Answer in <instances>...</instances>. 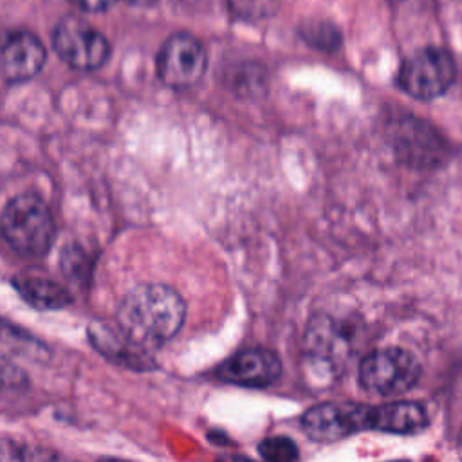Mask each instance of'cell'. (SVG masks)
I'll return each instance as SVG.
<instances>
[{"instance_id": "obj_3", "label": "cell", "mask_w": 462, "mask_h": 462, "mask_svg": "<svg viewBox=\"0 0 462 462\" xmlns=\"http://www.w3.org/2000/svg\"><path fill=\"white\" fill-rule=\"evenodd\" d=\"M419 375L417 357L397 346L374 350L359 365V383L379 395L404 393L419 381Z\"/></svg>"}, {"instance_id": "obj_17", "label": "cell", "mask_w": 462, "mask_h": 462, "mask_svg": "<svg viewBox=\"0 0 462 462\" xmlns=\"http://www.w3.org/2000/svg\"><path fill=\"white\" fill-rule=\"evenodd\" d=\"M301 38L318 49H325L330 51L334 47L339 45L341 36L337 32V29L332 23L327 22H312L301 27Z\"/></svg>"}, {"instance_id": "obj_8", "label": "cell", "mask_w": 462, "mask_h": 462, "mask_svg": "<svg viewBox=\"0 0 462 462\" xmlns=\"http://www.w3.org/2000/svg\"><path fill=\"white\" fill-rule=\"evenodd\" d=\"M43 63L45 47L32 32L13 31L0 40V81H27L40 72Z\"/></svg>"}, {"instance_id": "obj_2", "label": "cell", "mask_w": 462, "mask_h": 462, "mask_svg": "<svg viewBox=\"0 0 462 462\" xmlns=\"http://www.w3.org/2000/svg\"><path fill=\"white\" fill-rule=\"evenodd\" d=\"M2 235L20 254H45L54 240V218L36 193H20L7 202L0 220Z\"/></svg>"}, {"instance_id": "obj_5", "label": "cell", "mask_w": 462, "mask_h": 462, "mask_svg": "<svg viewBox=\"0 0 462 462\" xmlns=\"http://www.w3.org/2000/svg\"><path fill=\"white\" fill-rule=\"evenodd\" d=\"M52 45L63 61L79 70H94L101 67L110 54L106 38L76 16L61 18L56 23L52 31Z\"/></svg>"}, {"instance_id": "obj_21", "label": "cell", "mask_w": 462, "mask_h": 462, "mask_svg": "<svg viewBox=\"0 0 462 462\" xmlns=\"http://www.w3.org/2000/svg\"><path fill=\"white\" fill-rule=\"evenodd\" d=\"M69 2L85 11H103L112 4H116L117 0H69Z\"/></svg>"}, {"instance_id": "obj_11", "label": "cell", "mask_w": 462, "mask_h": 462, "mask_svg": "<svg viewBox=\"0 0 462 462\" xmlns=\"http://www.w3.org/2000/svg\"><path fill=\"white\" fill-rule=\"evenodd\" d=\"M428 426V413L422 404L415 401H395L381 406H370L368 430L384 433L410 435Z\"/></svg>"}, {"instance_id": "obj_19", "label": "cell", "mask_w": 462, "mask_h": 462, "mask_svg": "<svg viewBox=\"0 0 462 462\" xmlns=\"http://www.w3.org/2000/svg\"><path fill=\"white\" fill-rule=\"evenodd\" d=\"M27 383V377L22 368L11 363L5 356L0 354V390H16Z\"/></svg>"}, {"instance_id": "obj_1", "label": "cell", "mask_w": 462, "mask_h": 462, "mask_svg": "<svg viewBox=\"0 0 462 462\" xmlns=\"http://www.w3.org/2000/svg\"><path fill=\"white\" fill-rule=\"evenodd\" d=\"M186 318L184 300L170 287L146 283L132 289L117 309L123 334L139 346H157L170 341Z\"/></svg>"}, {"instance_id": "obj_18", "label": "cell", "mask_w": 462, "mask_h": 462, "mask_svg": "<svg viewBox=\"0 0 462 462\" xmlns=\"http://www.w3.org/2000/svg\"><path fill=\"white\" fill-rule=\"evenodd\" d=\"M229 9L245 20H256L267 16L274 5L276 0H227Z\"/></svg>"}, {"instance_id": "obj_6", "label": "cell", "mask_w": 462, "mask_h": 462, "mask_svg": "<svg viewBox=\"0 0 462 462\" xmlns=\"http://www.w3.org/2000/svg\"><path fill=\"white\" fill-rule=\"evenodd\" d=\"M206 51L202 43L186 32L170 36L157 56V74L161 81L173 88L195 85L206 70Z\"/></svg>"}, {"instance_id": "obj_12", "label": "cell", "mask_w": 462, "mask_h": 462, "mask_svg": "<svg viewBox=\"0 0 462 462\" xmlns=\"http://www.w3.org/2000/svg\"><path fill=\"white\" fill-rule=\"evenodd\" d=\"M397 128L395 146L404 161L415 164H433L442 152V143L437 141L435 132L417 119H402Z\"/></svg>"}, {"instance_id": "obj_4", "label": "cell", "mask_w": 462, "mask_h": 462, "mask_svg": "<svg viewBox=\"0 0 462 462\" xmlns=\"http://www.w3.org/2000/svg\"><path fill=\"white\" fill-rule=\"evenodd\" d=\"M455 61L437 47H426L404 60L397 83L411 97L428 101L442 96L455 81Z\"/></svg>"}, {"instance_id": "obj_14", "label": "cell", "mask_w": 462, "mask_h": 462, "mask_svg": "<svg viewBox=\"0 0 462 462\" xmlns=\"http://www.w3.org/2000/svg\"><path fill=\"white\" fill-rule=\"evenodd\" d=\"M90 339L97 350H101L106 357L134 363V366H139L143 361H146V354L143 352L144 346H139L132 339H128L123 330H112L110 327L92 325L90 327Z\"/></svg>"}, {"instance_id": "obj_9", "label": "cell", "mask_w": 462, "mask_h": 462, "mask_svg": "<svg viewBox=\"0 0 462 462\" xmlns=\"http://www.w3.org/2000/svg\"><path fill=\"white\" fill-rule=\"evenodd\" d=\"M282 374L280 357L267 348H244L218 366V377L247 388H265Z\"/></svg>"}, {"instance_id": "obj_16", "label": "cell", "mask_w": 462, "mask_h": 462, "mask_svg": "<svg viewBox=\"0 0 462 462\" xmlns=\"http://www.w3.org/2000/svg\"><path fill=\"white\" fill-rule=\"evenodd\" d=\"M258 453L262 458L271 462H291L300 457L298 446L289 437H267L258 444Z\"/></svg>"}, {"instance_id": "obj_13", "label": "cell", "mask_w": 462, "mask_h": 462, "mask_svg": "<svg viewBox=\"0 0 462 462\" xmlns=\"http://www.w3.org/2000/svg\"><path fill=\"white\" fill-rule=\"evenodd\" d=\"M20 296L40 310H56L63 309L72 301L69 291L45 276H23L14 282Z\"/></svg>"}, {"instance_id": "obj_15", "label": "cell", "mask_w": 462, "mask_h": 462, "mask_svg": "<svg viewBox=\"0 0 462 462\" xmlns=\"http://www.w3.org/2000/svg\"><path fill=\"white\" fill-rule=\"evenodd\" d=\"M61 269L67 278L74 282H87L90 278L92 260L79 245H69L61 254Z\"/></svg>"}, {"instance_id": "obj_20", "label": "cell", "mask_w": 462, "mask_h": 462, "mask_svg": "<svg viewBox=\"0 0 462 462\" xmlns=\"http://www.w3.org/2000/svg\"><path fill=\"white\" fill-rule=\"evenodd\" d=\"M47 455H38L36 451L31 453V448H23L14 444L13 440H0V460H18V458H40Z\"/></svg>"}, {"instance_id": "obj_7", "label": "cell", "mask_w": 462, "mask_h": 462, "mask_svg": "<svg viewBox=\"0 0 462 462\" xmlns=\"http://www.w3.org/2000/svg\"><path fill=\"white\" fill-rule=\"evenodd\" d=\"M368 410L370 406L357 402H323L303 413L301 426L312 440L336 442L368 430Z\"/></svg>"}, {"instance_id": "obj_10", "label": "cell", "mask_w": 462, "mask_h": 462, "mask_svg": "<svg viewBox=\"0 0 462 462\" xmlns=\"http://www.w3.org/2000/svg\"><path fill=\"white\" fill-rule=\"evenodd\" d=\"M307 356L328 368L343 365L348 350V336L345 327L330 316H314L303 337Z\"/></svg>"}]
</instances>
